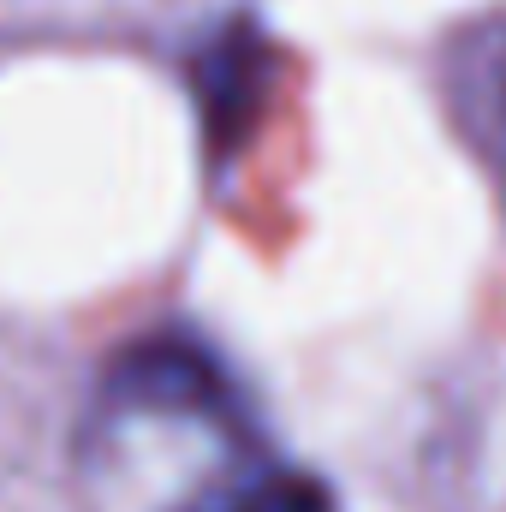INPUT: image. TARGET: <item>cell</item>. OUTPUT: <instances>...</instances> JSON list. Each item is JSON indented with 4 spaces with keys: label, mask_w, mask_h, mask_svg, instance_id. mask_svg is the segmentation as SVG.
Segmentation results:
<instances>
[{
    "label": "cell",
    "mask_w": 506,
    "mask_h": 512,
    "mask_svg": "<svg viewBox=\"0 0 506 512\" xmlns=\"http://www.w3.org/2000/svg\"><path fill=\"white\" fill-rule=\"evenodd\" d=\"M179 512H334V495L322 477L292 471V465H256L245 477H227L203 489L191 507Z\"/></svg>",
    "instance_id": "cell-3"
},
{
    "label": "cell",
    "mask_w": 506,
    "mask_h": 512,
    "mask_svg": "<svg viewBox=\"0 0 506 512\" xmlns=\"http://www.w3.org/2000/svg\"><path fill=\"white\" fill-rule=\"evenodd\" d=\"M108 405L114 411H161V417H227L233 387L203 346L185 340H143L108 370Z\"/></svg>",
    "instance_id": "cell-1"
},
{
    "label": "cell",
    "mask_w": 506,
    "mask_h": 512,
    "mask_svg": "<svg viewBox=\"0 0 506 512\" xmlns=\"http://www.w3.org/2000/svg\"><path fill=\"white\" fill-rule=\"evenodd\" d=\"M489 114H495V131H501V173H506V30L489 48Z\"/></svg>",
    "instance_id": "cell-4"
},
{
    "label": "cell",
    "mask_w": 506,
    "mask_h": 512,
    "mask_svg": "<svg viewBox=\"0 0 506 512\" xmlns=\"http://www.w3.org/2000/svg\"><path fill=\"white\" fill-rule=\"evenodd\" d=\"M197 96H203L209 149L215 155L239 149V137L256 120V102H262V42H256L245 24L209 42V54L197 60Z\"/></svg>",
    "instance_id": "cell-2"
}]
</instances>
